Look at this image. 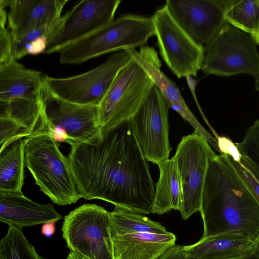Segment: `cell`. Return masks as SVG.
Masks as SVG:
<instances>
[{
	"instance_id": "1",
	"label": "cell",
	"mask_w": 259,
	"mask_h": 259,
	"mask_svg": "<svg viewBox=\"0 0 259 259\" xmlns=\"http://www.w3.org/2000/svg\"><path fill=\"white\" fill-rule=\"evenodd\" d=\"M70 146L67 158L81 198L152 213L155 184L128 122L103 134L98 145L74 142Z\"/></svg>"
},
{
	"instance_id": "2",
	"label": "cell",
	"mask_w": 259,
	"mask_h": 259,
	"mask_svg": "<svg viewBox=\"0 0 259 259\" xmlns=\"http://www.w3.org/2000/svg\"><path fill=\"white\" fill-rule=\"evenodd\" d=\"M200 213L201 238L237 232L257 242L259 203L223 154L209 160Z\"/></svg>"
},
{
	"instance_id": "3",
	"label": "cell",
	"mask_w": 259,
	"mask_h": 259,
	"mask_svg": "<svg viewBox=\"0 0 259 259\" xmlns=\"http://www.w3.org/2000/svg\"><path fill=\"white\" fill-rule=\"evenodd\" d=\"M24 140L25 166L40 190L59 205L76 203L81 196L68 159L60 151L58 142L47 132Z\"/></svg>"
},
{
	"instance_id": "4",
	"label": "cell",
	"mask_w": 259,
	"mask_h": 259,
	"mask_svg": "<svg viewBox=\"0 0 259 259\" xmlns=\"http://www.w3.org/2000/svg\"><path fill=\"white\" fill-rule=\"evenodd\" d=\"M156 35L152 16L123 15L92 34L62 49V64H79L103 55L146 46Z\"/></svg>"
},
{
	"instance_id": "5",
	"label": "cell",
	"mask_w": 259,
	"mask_h": 259,
	"mask_svg": "<svg viewBox=\"0 0 259 259\" xmlns=\"http://www.w3.org/2000/svg\"><path fill=\"white\" fill-rule=\"evenodd\" d=\"M251 35L226 22L204 46L201 70L207 74L229 76L259 74V53Z\"/></svg>"
},
{
	"instance_id": "6",
	"label": "cell",
	"mask_w": 259,
	"mask_h": 259,
	"mask_svg": "<svg viewBox=\"0 0 259 259\" xmlns=\"http://www.w3.org/2000/svg\"><path fill=\"white\" fill-rule=\"evenodd\" d=\"M154 85L149 75L132 58L98 106L102 134L128 122L145 102Z\"/></svg>"
},
{
	"instance_id": "7",
	"label": "cell",
	"mask_w": 259,
	"mask_h": 259,
	"mask_svg": "<svg viewBox=\"0 0 259 259\" xmlns=\"http://www.w3.org/2000/svg\"><path fill=\"white\" fill-rule=\"evenodd\" d=\"M110 212L84 204L66 215L61 230L67 247L89 259H114L110 232Z\"/></svg>"
},
{
	"instance_id": "8",
	"label": "cell",
	"mask_w": 259,
	"mask_h": 259,
	"mask_svg": "<svg viewBox=\"0 0 259 259\" xmlns=\"http://www.w3.org/2000/svg\"><path fill=\"white\" fill-rule=\"evenodd\" d=\"M131 59L126 52L120 51L99 66L77 75L63 78L44 75L42 84L63 100L81 105L98 106Z\"/></svg>"
},
{
	"instance_id": "9",
	"label": "cell",
	"mask_w": 259,
	"mask_h": 259,
	"mask_svg": "<svg viewBox=\"0 0 259 259\" xmlns=\"http://www.w3.org/2000/svg\"><path fill=\"white\" fill-rule=\"evenodd\" d=\"M216 153L206 139L197 132L182 137L173 157L182 189L180 210L186 220L200 211L201 198L210 158Z\"/></svg>"
},
{
	"instance_id": "10",
	"label": "cell",
	"mask_w": 259,
	"mask_h": 259,
	"mask_svg": "<svg viewBox=\"0 0 259 259\" xmlns=\"http://www.w3.org/2000/svg\"><path fill=\"white\" fill-rule=\"evenodd\" d=\"M169 107L159 89L154 85L147 98L128 121L145 158L158 165L169 158Z\"/></svg>"
},
{
	"instance_id": "11",
	"label": "cell",
	"mask_w": 259,
	"mask_h": 259,
	"mask_svg": "<svg viewBox=\"0 0 259 259\" xmlns=\"http://www.w3.org/2000/svg\"><path fill=\"white\" fill-rule=\"evenodd\" d=\"M157 46L162 59L178 78L197 76L204 48L196 44L177 24L165 6L152 16Z\"/></svg>"
},
{
	"instance_id": "12",
	"label": "cell",
	"mask_w": 259,
	"mask_h": 259,
	"mask_svg": "<svg viewBox=\"0 0 259 259\" xmlns=\"http://www.w3.org/2000/svg\"><path fill=\"white\" fill-rule=\"evenodd\" d=\"M39 97L49 128L51 126L63 128L71 142L70 145L74 142L98 145L102 141L98 106L81 105L63 100L42 83Z\"/></svg>"
},
{
	"instance_id": "13",
	"label": "cell",
	"mask_w": 259,
	"mask_h": 259,
	"mask_svg": "<svg viewBox=\"0 0 259 259\" xmlns=\"http://www.w3.org/2000/svg\"><path fill=\"white\" fill-rule=\"evenodd\" d=\"M120 0H82L62 16V22L49 42L46 54L60 52L114 20Z\"/></svg>"
},
{
	"instance_id": "14",
	"label": "cell",
	"mask_w": 259,
	"mask_h": 259,
	"mask_svg": "<svg viewBox=\"0 0 259 259\" xmlns=\"http://www.w3.org/2000/svg\"><path fill=\"white\" fill-rule=\"evenodd\" d=\"M231 0H167L165 7L181 29L198 46L204 47L227 22Z\"/></svg>"
},
{
	"instance_id": "15",
	"label": "cell",
	"mask_w": 259,
	"mask_h": 259,
	"mask_svg": "<svg viewBox=\"0 0 259 259\" xmlns=\"http://www.w3.org/2000/svg\"><path fill=\"white\" fill-rule=\"evenodd\" d=\"M67 0H0L9 7L8 25L12 37L59 19Z\"/></svg>"
},
{
	"instance_id": "16",
	"label": "cell",
	"mask_w": 259,
	"mask_h": 259,
	"mask_svg": "<svg viewBox=\"0 0 259 259\" xmlns=\"http://www.w3.org/2000/svg\"><path fill=\"white\" fill-rule=\"evenodd\" d=\"M62 218L52 204L36 203L22 191L0 190V221L9 226L22 228L57 222Z\"/></svg>"
},
{
	"instance_id": "17",
	"label": "cell",
	"mask_w": 259,
	"mask_h": 259,
	"mask_svg": "<svg viewBox=\"0 0 259 259\" xmlns=\"http://www.w3.org/2000/svg\"><path fill=\"white\" fill-rule=\"evenodd\" d=\"M43 77L40 72L26 68L14 57L0 65V104L38 100Z\"/></svg>"
},
{
	"instance_id": "18",
	"label": "cell",
	"mask_w": 259,
	"mask_h": 259,
	"mask_svg": "<svg viewBox=\"0 0 259 259\" xmlns=\"http://www.w3.org/2000/svg\"><path fill=\"white\" fill-rule=\"evenodd\" d=\"M257 242L241 232H228L182 246L187 259H235L255 252Z\"/></svg>"
},
{
	"instance_id": "19",
	"label": "cell",
	"mask_w": 259,
	"mask_h": 259,
	"mask_svg": "<svg viewBox=\"0 0 259 259\" xmlns=\"http://www.w3.org/2000/svg\"><path fill=\"white\" fill-rule=\"evenodd\" d=\"M114 259H156L175 244L171 233H136L111 237Z\"/></svg>"
},
{
	"instance_id": "20",
	"label": "cell",
	"mask_w": 259,
	"mask_h": 259,
	"mask_svg": "<svg viewBox=\"0 0 259 259\" xmlns=\"http://www.w3.org/2000/svg\"><path fill=\"white\" fill-rule=\"evenodd\" d=\"M146 72L159 89L169 108L178 114L190 109L186 104L177 85L161 70V62L154 47H141L138 51L136 48L124 50Z\"/></svg>"
},
{
	"instance_id": "21",
	"label": "cell",
	"mask_w": 259,
	"mask_h": 259,
	"mask_svg": "<svg viewBox=\"0 0 259 259\" xmlns=\"http://www.w3.org/2000/svg\"><path fill=\"white\" fill-rule=\"evenodd\" d=\"M159 177L155 185L152 213L162 214L172 209L180 211L182 204V189L174 157L158 165Z\"/></svg>"
},
{
	"instance_id": "22",
	"label": "cell",
	"mask_w": 259,
	"mask_h": 259,
	"mask_svg": "<svg viewBox=\"0 0 259 259\" xmlns=\"http://www.w3.org/2000/svg\"><path fill=\"white\" fill-rule=\"evenodd\" d=\"M24 139L0 151V190L21 191L24 180Z\"/></svg>"
},
{
	"instance_id": "23",
	"label": "cell",
	"mask_w": 259,
	"mask_h": 259,
	"mask_svg": "<svg viewBox=\"0 0 259 259\" xmlns=\"http://www.w3.org/2000/svg\"><path fill=\"white\" fill-rule=\"evenodd\" d=\"M143 214L115 206L110 212L111 237L136 233L163 234L169 232L163 225Z\"/></svg>"
},
{
	"instance_id": "24",
	"label": "cell",
	"mask_w": 259,
	"mask_h": 259,
	"mask_svg": "<svg viewBox=\"0 0 259 259\" xmlns=\"http://www.w3.org/2000/svg\"><path fill=\"white\" fill-rule=\"evenodd\" d=\"M225 19L252 35L259 22V0H231L225 12Z\"/></svg>"
},
{
	"instance_id": "25",
	"label": "cell",
	"mask_w": 259,
	"mask_h": 259,
	"mask_svg": "<svg viewBox=\"0 0 259 259\" xmlns=\"http://www.w3.org/2000/svg\"><path fill=\"white\" fill-rule=\"evenodd\" d=\"M0 259H45L25 237L22 228L9 226L0 241Z\"/></svg>"
},
{
	"instance_id": "26",
	"label": "cell",
	"mask_w": 259,
	"mask_h": 259,
	"mask_svg": "<svg viewBox=\"0 0 259 259\" xmlns=\"http://www.w3.org/2000/svg\"><path fill=\"white\" fill-rule=\"evenodd\" d=\"M61 17L51 23L35 28L21 34L12 36L14 58L17 60L27 55L26 48L28 45L39 37L48 36L49 38V42L61 24Z\"/></svg>"
},
{
	"instance_id": "27",
	"label": "cell",
	"mask_w": 259,
	"mask_h": 259,
	"mask_svg": "<svg viewBox=\"0 0 259 259\" xmlns=\"http://www.w3.org/2000/svg\"><path fill=\"white\" fill-rule=\"evenodd\" d=\"M221 154L224 156L259 203V169L241 154L237 158Z\"/></svg>"
},
{
	"instance_id": "28",
	"label": "cell",
	"mask_w": 259,
	"mask_h": 259,
	"mask_svg": "<svg viewBox=\"0 0 259 259\" xmlns=\"http://www.w3.org/2000/svg\"><path fill=\"white\" fill-rule=\"evenodd\" d=\"M236 145L240 154L259 169V119L253 122L242 140Z\"/></svg>"
},
{
	"instance_id": "29",
	"label": "cell",
	"mask_w": 259,
	"mask_h": 259,
	"mask_svg": "<svg viewBox=\"0 0 259 259\" xmlns=\"http://www.w3.org/2000/svg\"><path fill=\"white\" fill-rule=\"evenodd\" d=\"M31 136L29 131L12 118L0 116V151L13 142Z\"/></svg>"
},
{
	"instance_id": "30",
	"label": "cell",
	"mask_w": 259,
	"mask_h": 259,
	"mask_svg": "<svg viewBox=\"0 0 259 259\" xmlns=\"http://www.w3.org/2000/svg\"><path fill=\"white\" fill-rule=\"evenodd\" d=\"M12 38L6 25H0V65L14 58Z\"/></svg>"
},
{
	"instance_id": "31",
	"label": "cell",
	"mask_w": 259,
	"mask_h": 259,
	"mask_svg": "<svg viewBox=\"0 0 259 259\" xmlns=\"http://www.w3.org/2000/svg\"><path fill=\"white\" fill-rule=\"evenodd\" d=\"M156 259H187L183 253L182 246L174 245Z\"/></svg>"
},
{
	"instance_id": "32",
	"label": "cell",
	"mask_w": 259,
	"mask_h": 259,
	"mask_svg": "<svg viewBox=\"0 0 259 259\" xmlns=\"http://www.w3.org/2000/svg\"><path fill=\"white\" fill-rule=\"evenodd\" d=\"M49 134L57 142H65L69 145L71 144L67 132L62 127L51 126L49 128Z\"/></svg>"
},
{
	"instance_id": "33",
	"label": "cell",
	"mask_w": 259,
	"mask_h": 259,
	"mask_svg": "<svg viewBox=\"0 0 259 259\" xmlns=\"http://www.w3.org/2000/svg\"><path fill=\"white\" fill-rule=\"evenodd\" d=\"M56 221H52L43 224L41 229V234L48 238L53 235L56 230Z\"/></svg>"
},
{
	"instance_id": "34",
	"label": "cell",
	"mask_w": 259,
	"mask_h": 259,
	"mask_svg": "<svg viewBox=\"0 0 259 259\" xmlns=\"http://www.w3.org/2000/svg\"><path fill=\"white\" fill-rule=\"evenodd\" d=\"M66 259H89L85 257L79 255L78 254L73 252L70 251Z\"/></svg>"
},
{
	"instance_id": "35",
	"label": "cell",
	"mask_w": 259,
	"mask_h": 259,
	"mask_svg": "<svg viewBox=\"0 0 259 259\" xmlns=\"http://www.w3.org/2000/svg\"><path fill=\"white\" fill-rule=\"evenodd\" d=\"M257 45H259V22L254 33L251 35Z\"/></svg>"
},
{
	"instance_id": "36",
	"label": "cell",
	"mask_w": 259,
	"mask_h": 259,
	"mask_svg": "<svg viewBox=\"0 0 259 259\" xmlns=\"http://www.w3.org/2000/svg\"><path fill=\"white\" fill-rule=\"evenodd\" d=\"M255 88L259 92V74L254 76Z\"/></svg>"
},
{
	"instance_id": "37",
	"label": "cell",
	"mask_w": 259,
	"mask_h": 259,
	"mask_svg": "<svg viewBox=\"0 0 259 259\" xmlns=\"http://www.w3.org/2000/svg\"><path fill=\"white\" fill-rule=\"evenodd\" d=\"M255 251L259 255V238L257 242V244H256V248H255Z\"/></svg>"
}]
</instances>
